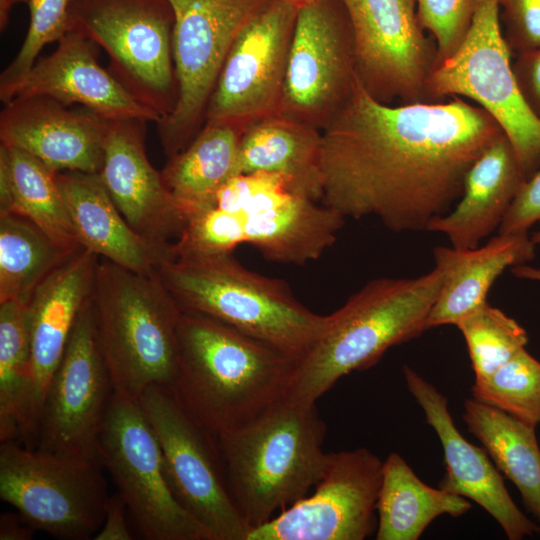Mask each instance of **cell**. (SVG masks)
<instances>
[{
    "label": "cell",
    "mask_w": 540,
    "mask_h": 540,
    "mask_svg": "<svg viewBox=\"0 0 540 540\" xmlns=\"http://www.w3.org/2000/svg\"><path fill=\"white\" fill-rule=\"evenodd\" d=\"M504 133L462 97L392 106L358 79L321 131V202L345 218L377 217L394 232L426 231L451 211L468 170Z\"/></svg>",
    "instance_id": "cell-1"
},
{
    "label": "cell",
    "mask_w": 540,
    "mask_h": 540,
    "mask_svg": "<svg viewBox=\"0 0 540 540\" xmlns=\"http://www.w3.org/2000/svg\"><path fill=\"white\" fill-rule=\"evenodd\" d=\"M344 222L279 175L240 174L188 216L175 247L181 256H196L247 243L269 261L304 265L334 244Z\"/></svg>",
    "instance_id": "cell-2"
},
{
    "label": "cell",
    "mask_w": 540,
    "mask_h": 540,
    "mask_svg": "<svg viewBox=\"0 0 540 540\" xmlns=\"http://www.w3.org/2000/svg\"><path fill=\"white\" fill-rule=\"evenodd\" d=\"M177 344L178 373L171 391L215 438L284 398L297 361L223 322L183 310Z\"/></svg>",
    "instance_id": "cell-3"
},
{
    "label": "cell",
    "mask_w": 540,
    "mask_h": 540,
    "mask_svg": "<svg viewBox=\"0 0 540 540\" xmlns=\"http://www.w3.org/2000/svg\"><path fill=\"white\" fill-rule=\"evenodd\" d=\"M443 272L369 281L330 315L296 363L284 398L316 403L345 375L370 368L392 346L423 333L443 284Z\"/></svg>",
    "instance_id": "cell-4"
},
{
    "label": "cell",
    "mask_w": 540,
    "mask_h": 540,
    "mask_svg": "<svg viewBox=\"0 0 540 540\" xmlns=\"http://www.w3.org/2000/svg\"><path fill=\"white\" fill-rule=\"evenodd\" d=\"M327 427L316 403L282 398L216 437L231 495L250 531L306 497L322 478Z\"/></svg>",
    "instance_id": "cell-5"
},
{
    "label": "cell",
    "mask_w": 540,
    "mask_h": 540,
    "mask_svg": "<svg viewBox=\"0 0 540 540\" xmlns=\"http://www.w3.org/2000/svg\"><path fill=\"white\" fill-rule=\"evenodd\" d=\"M156 273L183 311L223 322L295 360L308 351L326 322L285 281L247 269L233 252L175 256Z\"/></svg>",
    "instance_id": "cell-6"
},
{
    "label": "cell",
    "mask_w": 540,
    "mask_h": 540,
    "mask_svg": "<svg viewBox=\"0 0 540 540\" xmlns=\"http://www.w3.org/2000/svg\"><path fill=\"white\" fill-rule=\"evenodd\" d=\"M92 304L113 391L138 400L152 386L171 389L182 309L157 273H138L102 258Z\"/></svg>",
    "instance_id": "cell-7"
},
{
    "label": "cell",
    "mask_w": 540,
    "mask_h": 540,
    "mask_svg": "<svg viewBox=\"0 0 540 540\" xmlns=\"http://www.w3.org/2000/svg\"><path fill=\"white\" fill-rule=\"evenodd\" d=\"M174 12L168 0H71L68 31L101 46L111 74L161 116L174 109Z\"/></svg>",
    "instance_id": "cell-8"
},
{
    "label": "cell",
    "mask_w": 540,
    "mask_h": 540,
    "mask_svg": "<svg viewBox=\"0 0 540 540\" xmlns=\"http://www.w3.org/2000/svg\"><path fill=\"white\" fill-rule=\"evenodd\" d=\"M501 29L498 0H476L469 30L428 82L431 102L465 97L487 111L512 143L529 178L540 168V119L523 100Z\"/></svg>",
    "instance_id": "cell-9"
},
{
    "label": "cell",
    "mask_w": 540,
    "mask_h": 540,
    "mask_svg": "<svg viewBox=\"0 0 540 540\" xmlns=\"http://www.w3.org/2000/svg\"><path fill=\"white\" fill-rule=\"evenodd\" d=\"M174 12L173 111L158 124L168 158L185 149L205 122L207 105L235 39L271 0H168Z\"/></svg>",
    "instance_id": "cell-10"
},
{
    "label": "cell",
    "mask_w": 540,
    "mask_h": 540,
    "mask_svg": "<svg viewBox=\"0 0 540 540\" xmlns=\"http://www.w3.org/2000/svg\"><path fill=\"white\" fill-rule=\"evenodd\" d=\"M1 443L0 497L27 523L70 540L101 528L109 497L100 462Z\"/></svg>",
    "instance_id": "cell-11"
},
{
    "label": "cell",
    "mask_w": 540,
    "mask_h": 540,
    "mask_svg": "<svg viewBox=\"0 0 540 540\" xmlns=\"http://www.w3.org/2000/svg\"><path fill=\"white\" fill-rule=\"evenodd\" d=\"M98 455L145 539L210 540L176 500L160 443L138 400L113 391Z\"/></svg>",
    "instance_id": "cell-12"
},
{
    "label": "cell",
    "mask_w": 540,
    "mask_h": 540,
    "mask_svg": "<svg viewBox=\"0 0 540 540\" xmlns=\"http://www.w3.org/2000/svg\"><path fill=\"white\" fill-rule=\"evenodd\" d=\"M138 402L158 438L181 507L210 540H246L250 528L231 495L215 437L189 416L170 388L152 386Z\"/></svg>",
    "instance_id": "cell-13"
},
{
    "label": "cell",
    "mask_w": 540,
    "mask_h": 540,
    "mask_svg": "<svg viewBox=\"0 0 540 540\" xmlns=\"http://www.w3.org/2000/svg\"><path fill=\"white\" fill-rule=\"evenodd\" d=\"M352 26L340 0L298 9L279 112L322 131L357 83Z\"/></svg>",
    "instance_id": "cell-14"
},
{
    "label": "cell",
    "mask_w": 540,
    "mask_h": 540,
    "mask_svg": "<svg viewBox=\"0 0 540 540\" xmlns=\"http://www.w3.org/2000/svg\"><path fill=\"white\" fill-rule=\"evenodd\" d=\"M355 42L357 76L376 100L431 102L429 79L437 46L426 36L414 0H340Z\"/></svg>",
    "instance_id": "cell-15"
},
{
    "label": "cell",
    "mask_w": 540,
    "mask_h": 540,
    "mask_svg": "<svg viewBox=\"0 0 540 540\" xmlns=\"http://www.w3.org/2000/svg\"><path fill=\"white\" fill-rule=\"evenodd\" d=\"M112 393L91 298L77 318L49 383L35 448L100 462L98 438Z\"/></svg>",
    "instance_id": "cell-16"
},
{
    "label": "cell",
    "mask_w": 540,
    "mask_h": 540,
    "mask_svg": "<svg viewBox=\"0 0 540 540\" xmlns=\"http://www.w3.org/2000/svg\"><path fill=\"white\" fill-rule=\"evenodd\" d=\"M298 9L271 0L232 44L209 99L205 123L243 130L279 112Z\"/></svg>",
    "instance_id": "cell-17"
},
{
    "label": "cell",
    "mask_w": 540,
    "mask_h": 540,
    "mask_svg": "<svg viewBox=\"0 0 540 540\" xmlns=\"http://www.w3.org/2000/svg\"><path fill=\"white\" fill-rule=\"evenodd\" d=\"M383 461L367 448L329 453L312 495L251 530L246 540H363L377 524Z\"/></svg>",
    "instance_id": "cell-18"
},
{
    "label": "cell",
    "mask_w": 540,
    "mask_h": 540,
    "mask_svg": "<svg viewBox=\"0 0 540 540\" xmlns=\"http://www.w3.org/2000/svg\"><path fill=\"white\" fill-rule=\"evenodd\" d=\"M110 122L47 96H16L0 113V144L26 151L57 173H99Z\"/></svg>",
    "instance_id": "cell-19"
},
{
    "label": "cell",
    "mask_w": 540,
    "mask_h": 540,
    "mask_svg": "<svg viewBox=\"0 0 540 540\" xmlns=\"http://www.w3.org/2000/svg\"><path fill=\"white\" fill-rule=\"evenodd\" d=\"M407 389L437 434L444 453L445 476L439 487L472 500L488 512L509 540L540 533V525L521 512L485 449L463 437L453 422L447 398L414 369L405 365Z\"/></svg>",
    "instance_id": "cell-20"
},
{
    "label": "cell",
    "mask_w": 540,
    "mask_h": 540,
    "mask_svg": "<svg viewBox=\"0 0 540 540\" xmlns=\"http://www.w3.org/2000/svg\"><path fill=\"white\" fill-rule=\"evenodd\" d=\"M145 121H111L99 176L129 225L140 235L174 243L187 215L147 158Z\"/></svg>",
    "instance_id": "cell-21"
},
{
    "label": "cell",
    "mask_w": 540,
    "mask_h": 540,
    "mask_svg": "<svg viewBox=\"0 0 540 540\" xmlns=\"http://www.w3.org/2000/svg\"><path fill=\"white\" fill-rule=\"evenodd\" d=\"M93 42L74 31L53 53L37 59L16 96H47L66 105H82L110 120L161 121L97 62Z\"/></svg>",
    "instance_id": "cell-22"
},
{
    "label": "cell",
    "mask_w": 540,
    "mask_h": 540,
    "mask_svg": "<svg viewBox=\"0 0 540 540\" xmlns=\"http://www.w3.org/2000/svg\"><path fill=\"white\" fill-rule=\"evenodd\" d=\"M98 261L91 251L78 250L38 286L27 305L38 427L49 383L79 314L92 298Z\"/></svg>",
    "instance_id": "cell-23"
},
{
    "label": "cell",
    "mask_w": 540,
    "mask_h": 540,
    "mask_svg": "<svg viewBox=\"0 0 540 540\" xmlns=\"http://www.w3.org/2000/svg\"><path fill=\"white\" fill-rule=\"evenodd\" d=\"M57 180L83 248L142 274L175 257L173 243L148 239L129 225L98 173L63 171Z\"/></svg>",
    "instance_id": "cell-24"
},
{
    "label": "cell",
    "mask_w": 540,
    "mask_h": 540,
    "mask_svg": "<svg viewBox=\"0 0 540 540\" xmlns=\"http://www.w3.org/2000/svg\"><path fill=\"white\" fill-rule=\"evenodd\" d=\"M527 178L512 143L502 134L468 170L454 209L431 220L426 231L443 233L454 248L478 247L499 229Z\"/></svg>",
    "instance_id": "cell-25"
},
{
    "label": "cell",
    "mask_w": 540,
    "mask_h": 540,
    "mask_svg": "<svg viewBox=\"0 0 540 540\" xmlns=\"http://www.w3.org/2000/svg\"><path fill=\"white\" fill-rule=\"evenodd\" d=\"M528 232L499 234L484 246L472 249L436 246L435 267L443 272V284L431 308L425 328L455 325L487 303L488 292L507 269L535 257Z\"/></svg>",
    "instance_id": "cell-26"
},
{
    "label": "cell",
    "mask_w": 540,
    "mask_h": 540,
    "mask_svg": "<svg viewBox=\"0 0 540 540\" xmlns=\"http://www.w3.org/2000/svg\"><path fill=\"white\" fill-rule=\"evenodd\" d=\"M321 131L281 112L248 125L240 138L241 174L279 175L316 201L322 199Z\"/></svg>",
    "instance_id": "cell-27"
},
{
    "label": "cell",
    "mask_w": 540,
    "mask_h": 540,
    "mask_svg": "<svg viewBox=\"0 0 540 540\" xmlns=\"http://www.w3.org/2000/svg\"><path fill=\"white\" fill-rule=\"evenodd\" d=\"M0 212L25 217L64 248H83L57 172L26 151L3 144H0Z\"/></svg>",
    "instance_id": "cell-28"
},
{
    "label": "cell",
    "mask_w": 540,
    "mask_h": 540,
    "mask_svg": "<svg viewBox=\"0 0 540 540\" xmlns=\"http://www.w3.org/2000/svg\"><path fill=\"white\" fill-rule=\"evenodd\" d=\"M471 507L467 498L425 484L401 455L392 452L383 461L375 538L417 540L437 517H459Z\"/></svg>",
    "instance_id": "cell-29"
},
{
    "label": "cell",
    "mask_w": 540,
    "mask_h": 540,
    "mask_svg": "<svg viewBox=\"0 0 540 540\" xmlns=\"http://www.w3.org/2000/svg\"><path fill=\"white\" fill-rule=\"evenodd\" d=\"M241 134L230 125L205 123L185 149L168 159L161 175L187 217L241 174Z\"/></svg>",
    "instance_id": "cell-30"
},
{
    "label": "cell",
    "mask_w": 540,
    "mask_h": 540,
    "mask_svg": "<svg viewBox=\"0 0 540 540\" xmlns=\"http://www.w3.org/2000/svg\"><path fill=\"white\" fill-rule=\"evenodd\" d=\"M38 422L33 404L27 305L0 303V440L33 448Z\"/></svg>",
    "instance_id": "cell-31"
},
{
    "label": "cell",
    "mask_w": 540,
    "mask_h": 540,
    "mask_svg": "<svg viewBox=\"0 0 540 540\" xmlns=\"http://www.w3.org/2000/svg\"><path fill=\"white\" fill-rule=\"evenodd\" d=\"M462 419L540 523V447L535 428L474 398L465 401Z\"/></svg>",
    "instance_id": "cell-32"
},
{
    "label": "cell",
    "mask_w": 540,
    "mask_h": 540,
    "mask_svg": "<svg viewBox=\"0 0 540 540\" xmlns=\"http://www.w3.org/2000/svg\"><path fill=\"white\" fill-rule=\"evenodd\" d=\"M77 251L60 246L25 217L0 212V303L28 305L38 286Z\"/></svg>",
    "instance_id": "cell-33"
},
{
    "label": "cell",
    "mask_w": 540,
    "mask_h": 540,
    "mask_svg": "<svg viewBox=\"0 0 540 540\" xmlns=\"http://www.w3.org/2000/svg\"><path fill=\"white\" fill-rule=\"evenodd\" d=\"M456 326L465 339L475 383L487 380L528 343L525 329L488 303L461 319Z\"/></svg>",
    "instance_id": "cell-34"
},
{
    "label": "cell",
    "mask_w": 540,
    "mask_h": 540,
    "mask_svg": "<svg viewBox=\"0 0 540 540\" xmlns=\"http://www.w3.org/2000/svg\"><path fill=\"white\" fill-rule=\"evenodd\" d=\"M472 396L536 428L540 424V362L523 348L487 380L474 383Z\"/></svg>",
    "instance_id": "cell-35"
},
{
    "label": "cell",
    "mask_w": 540,
    "mask_h": 540,
    "mask_svg": "<svg viewBox=\"0 0 540 540\" xmlns=\"http://www.w3.org/2000/svg\"><path fill=\"white\" fill-rule=\"evenodd\" d=\"M71 0H29L30 23L25 40L0 75V100L11 101L31 71L41 50L68 31Z\"/></svg>",
    "instance_id": "cell-36"
},
{
    "label": "cell",
    "mask_w": 540,
    "mask_h": 540,
    "mask_svg": "<svg viewBox=\"0 0 540 540\" xmlns=\"http://www.w3.org/2000/svg\"><path fill=\"white\" fill-rule=\"evenodd\" d=\"M420 26L437 46V66L452 56L472 22L476 0H414Z\"/></svg>",
    "instance_id": "cell-37"
},
{
    "label": "cell",
    "mask_w": 540,
    "mask_h": 540,
    "mask_svg": "<svg viewBox=\"0 0 540 540\" xmlns=\"http://www.w3.org/2000/svg\"><path fill=\"white\" fill-rule=\"evenodd\" d=\"M498 4L509 49L520 53L540 48V0H498Z\"/></svg>",
    "instance_id": "cell-38"
},
{
    "label": "cell",
    "mask_w": 540,
    "mask_h": 540,
    "mask_svg": "<svg viewBox=\"0 0 540 540\" xmlns=\"http://www.w3.org/2000/svg\"><path fill=\"white\" fill-rule=\"evenodd\" d=\"M536 223L540 225V168L520 187L498 233L528 232Z\"/></svg>",
    "instance_id": "cell-39"
},
{
    "label": "cell",
    "mask_w": 540,
    "mask_h": 540,
    "mask_svg": "<svg viewBox=\"0 0 540 540\" xmlns=\"http://www.w3.org/2000/svg\"><path fill=\"white\" fill-rule=\"evenodd\" d=\"M512 71L523 100L540 119V48L517 53Z\"/></svg>",
    "instance_id": "cell-40"
},
{
    "label": "cell",
    "mask_w": 540,
    "mask_h": 540,
    "mask_svg": "<svg viewBox=\"0 0 540 540\" xmlns=\"http://www.w3.org/2000/svg\"><path fill=\"white\" fill-rule=\"evenodd\" d=\"M126 505L120 494L108 498L105 517L101 530L96 533L95 540H131L133 536L129 529L125 510Z\"/></svg>",
    "instance_id": "cell-41"
},
{
    "label": "cell",
    "mask_w": 540,
    "mask_h": 540,
    "mask_svg": "<svg viewBox=\"0 0 540 540\" xmlns=\"http://www.w3.org/2000/svg\"><path fill=\"white\" fill-rule=\"evenodd\" d=\"M31 529L13 513H3L0 518V540H28Z\"/></svg>",
    "instance_id": "cell-42"
},
{
    "label": "cell",
    "mask_w": 540,
    "mask_h": 540,
    "mask_svg": "<svg viewBox=\"0 0 540 540\" xmlns=\"http://www.w3.org/2000/svg\"><path fill=\"white\" fill-rule=\"evenodd\" d=\"M511 273L517 278L535 280L540 282V268H535L525 264L512 267Z\"/></svg>",
    "instance_id": "cell-43"
},
{
    "label": "cell",
    "mask_w": 540,
    "mask_h": 540,
    "mask_svg": "<svg viewBox=\"0 0 540 540\" xmlns=\"http://www.w3.org/2000/svg\"><path fill=\"white\" fill-rule=\"evenodd\" d=\"M18 2H26L29 0H0V27L3 30L8 22V15L11 7Z\"/></svg>",
    "instance_id": "cell-44"
},
{
    "label": "cell",
    "mask_w": 540,
    "mask_h": 540,
    "mask_svg": "<svg viewBox=\"0 0 540 540\" xmlns=\"http://www.w3.org/2000/svg\"><path fill=\"white\" fill-rule=\"evenodd\" d=\"M284 1L291 4L295 8L300 9V8L317 4L326 0H284Z\"/></svg>",
    "instance_id": "cell-45"
},
{
    "label": "cell",
    "mask_w": 540,
    "mask_h": 540,
    "mask_svg": "<svg viewBox=\"0 0 540 540\" xmlns=\"http://www.w3.org/2000/svg\"><path fill=\"white\" fill-rule=\"evenodd\" d=\"M531 239L535 245H540V230L533 232Z\"/></svg>",
    "instance_id": "cell-46"
}]
</instances>
